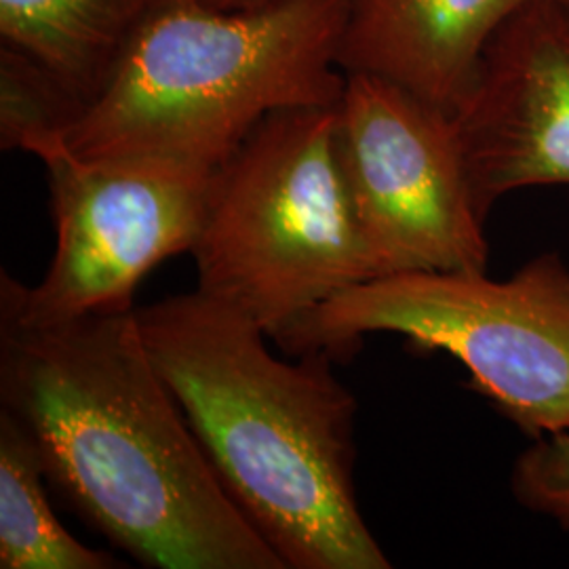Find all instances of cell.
<instances>
[{"instance_id": "6da1fadb", "label": "cell", "mask_w": 569, "mask_h": 569, "mask_svg": "<svg viewBox=\"0 0 569 569\" xmlns=\"http://www.w3.org/2000/svg\"><path fill=\"white\" fill-rule=\"evenodd\" d=\"M0 401L61 498L146 568L284 569L226 493L136 308L49 326L0 310Z\"/></svg>"}, {"instance_id": "7a4b0ae2", "label": "cell", "mask_w": 569, "mask_h": 569, "mask_svg": "<svg viewBox=\"0 0 569 569\" xmlns=\"http://www.w3.org/2000/svg\"><path fill=\"white\" fill-rule=\"evenodd\" d=\"M146 348L232 502L284 569H388L355 491V413L327 350L284 361L203 291L136 308Z\"/></svg>"}, {"instance_id": "3957f363", "label": "cell", "mask_w": 569, "mask_h": 569, "mask_svg": "<svg viewBox=\"0 0 569 569\" xmlns=\"http://www.w3.org/2000/svg\"><path fill=\"white\" fill-rule=\"evenodd\" d=\"M350 0L222 11L167 0L60 142L87 161L150 159L213 173L270 114L333 108Z\"/></svg>"}, {"instance_id": "277c9868", "label": "cell", "mask_w": 569, "mask_h": 569, "mask_svg": "<svg viewBox=\"0 0 569 569\" xmlns=\"http://www.w3.org/2000/svg\"><path fill=\"white\" fill-rule=\"evenodd\" d=\"M199 291L270 340L355 284L380 279L336 154V106L260 122L216 169L190 251Z\"/></svg>"}, {"instance_id": "5b68a950", "label": "cell", "mask_w": 569, "mask_h": 569, "mask_svg": "<svg viewBox=\"0 0 569 569\" xmlns=\"http://www.w3.org/2000/svg\"><path fill=\"white\" fill-rule=\"evenodd\" d=\"M369 333L446 350L529 435L569 430V268L540 256L509 281L488 272H403L355 284L308 312L277 345L298 357L350 355Z\"/></svg>"}, {"instance_id": "8992f818", "label": "cell", "mask_w": 569, "mask_h": 569, "mask_svg": "<svg viewBox=\"0 0 569 569\" xmlns=\"http://www.w3.org/2000/svg\"><path fill=\"white\" fill-rule=\"evenodd\" d=\"M49 178L56 251L34 287L0 277V310L28 326L129 310L152 268L199 239L213 173L167 161H87L58 140L37 157Z\"/></svg>"}, {"instance_id": "52a82bcc", "label": "cell", "mask_w": 569, "mask_h": 569, "mask_svg": "<svg viewBox=\"0 0 569 569\" xmlns=\"http://www.w3.org/2000/svg\"><path fill=\"white\" fill-rule=\"evenodd\" d=\"M336 154L380 277L488 272L453 114L373 74H346Z\"/></svg>"}, {"instance_id": "ba28073f", "label": "cell", "mask_w": 569, "mask_h": 569, "mask_svg": "<svg viewBox=\"0 0 569 569\" xmlns=\"http://www.w3.org/2000/svg\"><path fill=\"white\" fill-rule=\"evenodd\" d=\"M453 119L483 218L512 190L569 183L568 4L515 11L491 34Z\"/></svg>"}, {"instance_id": "9c48e42d", "label": "cell", "mask_w": 569, "mask_h": 569, "mask_svg": "<svg viewBox=\"0 0 569 569\" xmlns=\"http://www.w3.org/2000/svg\"><path fill=\"white\" fill-rule=\"evenodd\" d=\"M528 2L350 0L338 63L346 74L387 79L456 114L491 34Z\"/></svg>"}, {"instance_id": "30bf717a", "label": "cell", "mask_w": 569, "mask_h": 569, "mask_svg": "<svg viewBox=\"0 0 569 569\" xmlns=\"http://www.w3.org/2000/svg\"><path fill=\"white\" fill-rule=\"evenodd\" d=\"M164 2L0 0V39L37 61L84 110L143 21Z\"/></svg>"}, {"instance_id": "8fae6325", "label": "cell", "mask_w": 569, "mask_h": 569, "mask_svg": "<svg viewBox=\"0 0 569 569\" xmlns=\"http://www.w3.org/2000/svg\"><path fill=\"white\" fill-rule=\"evenodd\" d=\"M41 453L0 409V568L112 569L117 559L89 549L61 526L44 491Z\"/></svg>"}, {"instance_id": "7c38bea8", "label": "cell", "mask_w": 569, "mask_h": 569, "mask_svg": "<svg viewBox=\"0 0 569 569\" xmlns=\"http://www.w3.org/2000/svg\"><path fill=\"white\" fill-rule=\"evenodd\" d=\"M81 103L37 61L4 47L0 53V146L39 157L79 119Z\"/></svg>"}, {"instance_id": "4fadbf2b", "label": "cell", "mask_w": 569, "mask_h": 569, "mask_svg": "<svg viewBox=\"0 0 569 569\" xmlns=\"http://www.w3.org/2000/svg\"><path fill=\"white\" fill-rule=\"evenodd\" d=\"M515 498L569 529V430L538 437L512 472Z\"/></svg>"}, {"instance_id": "5bb4252c", "label": "cell", "mask_w": 569, "mask_h": 569, "mask_svg": "<svg viewBox=\"0 0 569 569\" xmlns=\"http://www.w3.org/2000/svg\"><path fill=\"white\" fill-rule=\"evenodd\" d=\"M204 4L222 11H241V9H256L270 0H203Z\"/></svg>"}]
</instances>
